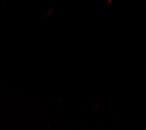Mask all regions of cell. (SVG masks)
Instances as JSON below:
<instances>
[]
</instances>
